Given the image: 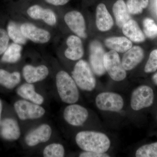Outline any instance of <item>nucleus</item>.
<instances>
[{"mask_svg":"<svg viewBox=\"0 0 157 157\" xmlns=\"http://www.w3.org/2000/svg\"><path fill=\"white\" fill-rule=\"evenodd\" d=\"M77 145L84 151L104 153L109 150L110 141L104 133L93 131H82L76 135Z\"/></svg>","mask_w":157,"mask_h":157,"instance_id":"1","label":"nucleus"},{"mask_svg":"<svg viewBox=\"0 0 157 157\" xmlns=\"http://www.w3.org/2000/svg\"><path fill=\"white\" fill-rule=\"evenodd\" d=\"M56 85L59 95L64 103L73 104L78 101L79 95L77 85L67 72L61 70L57 73Z\"/></svg>","mask_w":157,"mask_h":157,"instance_id":"2","label":"nucleus"},{"mask_svg":"<svg viewBox=\"0 0 157 157\" xmlns=\"http://www.w3.org/2000/svg\"><path fill=\"white\" fill-rule=\"evenodd\" d=\"M72 77L81 90L91 91L95 88L96 80L92 70L84 60H79L76 63L72 72Z\"/></svg>","mask_w":157,"mask_h":157,"instance_id":"3","label":"nucleus"},{"mask_svg":"<svg viewBox=\"0 0 157 157\" xmlns=\"http://www.w3.org/2000/svg\"><path fill=\"white\" fill-rule=\"evenodd\" d=\"M104 64L106 71L114 81H122L126 77V70L123 67L118 54L115 51L111 50L105 53Z\"/></svg>","mask_w":157,"mask_h":157,"instance_id":"4","label":"nucleus"},{"mask_svg":"<svg viewBox=\"0 0 157 157\" xmlns=\"http://www.w3.org/2000/svg\"><path fill=\"white\" fill-rule=\"evenodd\" d=\"M17 116L22 121L37 119L45 114V109L41 106L25 100H18L14 104Z\"/></svg>","mask_w":157,"mask_h":157,"instance_id":"5","label":"nucleus"},{"mask_svg":"<svg viewBox=\"0 0 157 157\" xmlns=\"http://www.w3.org/2000/svg\"><path fill=\"white\" fill-rule=\"evenodd\" d=\"M154 94L151 88L142 85L133 91L131 98V105L134 110H139L150 107L153 103Z\"/></svg>","mask_w":157,"mask_h":157,"instance_id":"6","label":"nucleus"},{"mask_svg":"<svg viewBox=\"0 0 157 157\" xmlns=\"http://www.w3.org/2000/svg\"><path fill=\"white\" fill-rule=\"evenodd\" d=\"M97 107L104 111L119 112L122 109L124 102L121 96L116 93L103 92L99 94L96 99Z\"/></svg>","mask_w":157,"mask_h":157,"instance_id":"7","label":"nucleus"},{"mask_svg":"<svg viewBox=\"0 0 157 157\" xmlns=\"http://www.w3.org/2000/svg\"><path fill=\"white\" fill-rule=\"evenodd\" d=\"M104 48L99 41L94 40L90 45V62L91 67L96 75L101 76L106 72L104 64L105 54Z\"/></svg>","mask_w":157,"mask_h":157,"instance_id":"8","label":"nucleus"},{"mask_svg":"<svg viewBox=\"0 0 157 157\" xmlns=\"http://www.w3.org/2000/svg\"><path fill=\"white\" fill-rule=\"evenodd\" d=\"M88 116L87 109L78 104H70L63 112L65 121L73 126L82 125L87 120Z\"/></svg>","mask_w":157,"mask_h":157,"instance_id":"9","label":"nucleus"},{"mask_svg":"<svg viewBox=\"0 0 157 157\" xmlns=\"http://www.w3.org/2000/svg\"><path fill=\"white\" fill-rule=\"evenodd\" d=\"M64 21L66 24L76 36L86 39V25L83 15L79 11H73L65 14Z\"/></svg>","mask_w":157,"mask_h":157,"instance_id":"10","label":"nucleus"},{"mask_svg":"<svg viewBox=\"0 0 157 157\" xmlns=\"http://www.w3.org/2000/svg\"><path fill=\"white\" fill-rule=\"evenodd\" d=\"M21 29L27 39L38 44L47 43L49 42L51 37L48 31L30 23H24L21 25Z\"/></svg>","mask_w":157,"mask_h":157,"instance_id":"11","label":"nucleus"},{"mask_svg":"<svg viewBox=\"0 0 157 157\" xmlns=\"http://www.w3.org/2000/svg\"><path fill=\"white\" fill-rule=\"evenodd\" d=\"M52 129L49 125L42 124L32 130L26 136L25 142L28 146L34 147L45 143L50 139Z\"/></svg>","mask_w":157,"mask_h":157,"instance_id":"12","label":"nucleus"},{"mask_svg":"<svg viewBox=\"0 0 157 157\" xmlns=\"http://www.w3.org/2000/svg\"><path fill=\"white\" fill-rule=\"evenodd\" d=\"M22 74L27 82L36 83L45 79L49 74V70L44 65L37 67L26 65L23 68Z\"/></svg>","mask_w":157,"mask_h":157,"instance_id":"13","label":"nucleus"},{"mask_svg":"<svg viewBox=\"0 0 157 157\" xmlns=\"http://www.w3.org/2000/svg\"><path fill=\"white\" fill-rule=\"evenodd\" d=\"M27 13L32 19L42 20L48 25L54 26L56 24V14L51 9H44L39 5H35L30 7Z\"/></svg>","mask_w":157,"mask_h":157,"instance_id":"14","label":"nucleus"},{"mask_svg":"<svg viewBox=\"0 0 157 157\" xmlns=\"http://www.w3.org/2000/svg\"><path fill=\"white\" fill-rule=\"evenodd\" d=\"M67 48L65 50V56L69 59L73 61L78 60L84 55V49L80 37L72 35L66 41Z\"/></svg>","mask_w":157,"mask_h":157,"instance_id":"15","label":"nucleus"},{"mask_svg":"<svg viewBox=\"0 0 157 157\" xmlns=\"http://www.w3.org/2000/svg\"><path fill=\"white\" fill-rule=\"evenodd\" d=\"M144 57L143 49L134 46L126 52L122 60V64L126 70H132L142 61Z\"/></svg>","mask_w":157,"mask_h":157,"instance_id":"16","label":"nucleus"},{"mask_svg":"<svg viewBox=\"0 0 157 157\" xmlns=\"http://www.w3.org/2000/svg\"><path fill=\"white\" fill-rule=\"evenodd\" d=\"M0 125V133L3 138L11 141L19 139L21 133L17 121L11 118H7L1 122Z\"/></svg>","mask_w":157,"mask_h":157,"instance_id":"17","label":"nucleus"},{"mask_svg":"<svg viewBox=\"0 0 157 157\" xmlns=\"http://www.w3.org/2000/svg\"><path fill=\"white\" fill-rule=\"evenodd\" d=\"M96 25L99 30L106 32L112 28L113 21L107 8L103 3L98 5L96 9Z\"/></svg>","mask_w":157,"mask_h":157,"instance_id":"18","label":"nucleus"},{"mask_svg":"<svg viewBox=\"0 0 157 157\" xmlns=\"http://www.w3.org/2000/svg\"><path fill=\"white\" fill-rule=\"evenodd\" d=\"M17 94L24 100L39 105H42L44 102L43 96L36 92L33 83L26 82L21 85L17 89Z\"/></svg>","mask_w":157,"mask_h":157,"instance_id":"19","label":"nucleus"},{"mask_svg":"<svg viewBox=\"0 0 157 157\" xmlns=\"http://www.w3.org/2000/svg\"><path fill=\"white\" fill-rule=\"evenodd\" d=\"M124 35L131 41L135 42H143L145 38L137 22L133 19H130L122 27Z\"/></svg>","mask_w":157,"mask_h":157,"instance_id":"20","label":"nucleus"},{"mask_svg":"<svg viewBox=\"0 0 157 157\" xmlns=\"http://www.w3.org/2000/svg\"><path fill=\"white\" fill-rule=\"evenodd\" d=\"M107 47L117 52H125L132 47L131 40L124 37H111L105 39Z\"/></svg>","mask_w":157,"mask_h":157,"instance_id":"21","label":"nucleus"},{"mask_svg":"<svg viewBox=\"0 0 157 157\" xmlns=\"http://www.w3.org/2000/svg\"><path fill=\"white\" fill-rule=\"evenodd\" d=\"M113 11L117 25L121 28H122L124 25L131 19L126 4L124 0H117L114 3L113 7Z\"/></svg>","mask_w":157,"mask_h":157,"instance_id":"22","label":"nucleus"},{"mask_svg":"<svg viewBox=\"0 0 157 157\" xmlns=\"http://www.w3.org/2000/svg\"><path fill=\"white\" fill-rule=\"evenodd\" d=\"M21 80L19 72L10 73L7 70L0 69V85L8 89H12L19 84Z\"/></svg>","mask_w":157,"mask_h":157,"instance_id":"23","label":"nucleus"},{"mask_svg":"<svg viewBox=\"0 0 157 157\" xmlns=\"http://www.w3.org/2000/svg\"><path fill=\"white\" fill-rule=\"evenodd\" d=\"M22 47L17 43H11L3 54L1 60L4 63H14L20 59Z\"/></svg>","mask_w":157,"mask_h":157,"instance_id":"24","label":"nucleus"},{"mask_svg":"<svg viewBox=\"0 0 157 157\" xmlns=\"http://www.w3.org/2000/svg\"><path fill=\"white\" fill-rule=\"evenodd\" d=\"M7 32L10 39L13 42L20 45H25L28 39L23 34L21 25L14 21H10L7 26Z\"/></svg>","mask_w":157,"mask_h":157,"instance_id":"25","label":"nucleus"},{"mask_svg":"<svg viewBox=\"0 0 157 157\" xmlns=\"http://www.w3.org/2000/svg\"><path fill=\"white\" fill-rule=\"evenodd\" d=\"M64 155V147L59 143L51 144L45 147L43 152L45 157H63Z\"/></svg>","mask_w":157,"mask_h":157,"instance_id":"26","label":"nucleus"},{"mask_svg":"<svg viewBox=\"0 0 157 157\" xmlns=\"http://www.w3.org/2000/svg\"><path fill=\"white\" fill-rule=\"evenodd\" d=\"M148 2L149 0H128L127 9L130 14H140L148 6Z\"/></svg>","mask_w":157,"mask_h":157,"instance_id":"27","label":"nucleus"},{"mask_svg":"<svg viewBox=\"0 0 157 157\" xmlns=\"http://www.w3.org/2000/svg\"><path fill=\"white\" fill-rule=\"evenodd\" d=\"M135 155L137 157H157V142L140 147Z\"/></svg>","mask_w":157,"mask_h":157,"instance_id":"28","label":"nucleus"},{"mask_svg":"<svg viewBox=\"0 0 157 157\" xmlns=\"http://www.w3.org/2000/svg\"><path fill=\"white\" fill-rule=\"evenodd\" d=\"M144 32L150 39H154L157 37V25L153 20L146 18L144 20Z\"/></svg>","mask_w":157,"mask_h":157,"instance_id":"29","label":"nucleus"},{"mask_svg":"<svg viewBox=\"0 0 157 157\" xmlns=\"http://www.w3.org/2000/svg\"><path fill=\"white\" fill-rule=\"evenodd\" d=\"M157 70V49L151 52L147 62L144 71L146 73H153Z\"/></svg>","mask_w":157,"mask_h":157,"instance_id":"30","label":"nucleus"},{"mask_svg":"<svg viewBox=\"0 0 157 157\" xmlns=\"http://www.w3.org/2000/svg\"><path fill=\"white\" fill-rule=\"evenodd\" d=\"M9 39L7 31L0 28V55H3L9 46Z\"/></svg>","mask_w":157,"mask_h":157,"instance_id":"31","label":"nucleus"},{"mask_svg":"<svg viewBox=\"0 0 157 157\" xmlns=\"http://www.w3.org/2000/svg\"><path fill=\"white\" fill-rule=\"evenodd\" d=\"M80 157H108L109 156L107 154L104 153L86 151L82 152L79 155Z\"/></svg>","mask_w":157,"mask_h":157,"instance_id":"32","label":"nucleus"},{"mask_svg":"<svg viewBox=\"0 0 157 157\" xmlns=\"http://www.w3.org/2000/svg\"><path fill=\"white\" fill-rule=\"evenodd\" d=\"M46 2L54 6H63L66 5L70 0H45Z\"/></svg>","mask_w":157,"mask_h":157,"instance_id":"33","label":"nucleus"},{"mask_svg":"<svg viewBox=\"0 0 157 157\" xmlns=\"http://www.w3.org/2000/svg\"><path fill=\"white\" fill-rule=\"evenodd\" d=\"M152 80L155 84L157 85V73L155 74L153 76Z\"/></svg>","mask_w":157,"mask_h":157,"instance_id":"34","label":"nucleus"},{"mask_svg":"<svg viewBox=\"0 0 157 157\" xmlns=\"http://www.w3.org/2000/svg\"><path fill=\"white\" fill-rule=\"evenodd\" d=\"M2 103L0 100V124L1 122V117H2Z\"/></svg>","mask_w":157,"mask_h":157,"instance_id":"35","label":"nucleus"},{"mask_svg":"<svg viewBox=\"0 0 157 157\" xmlns=\"http://www.w3.org/2000/svg\"></svg>","mask_w":157,"mask_h":157,"instance_id":"36","label":"nucleus"},{"mask_svg":"<svg viewBox=\"0 0 157 157\" xmlns=\"http://www.w3.org/2000/svg\"></svg>","mask_w":157,"mask_h":157,"instance_id":"37","label":"nucleus"}]
</instances>
